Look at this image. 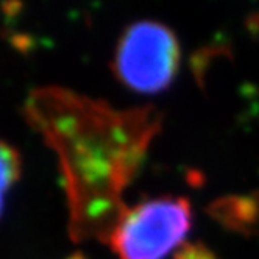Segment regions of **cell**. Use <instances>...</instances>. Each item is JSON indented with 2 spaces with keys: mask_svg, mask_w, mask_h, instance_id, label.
Instances as JSON below:
<instances>
[{
  "mask_svg": "<svg viewBox=\"0 0 259 259\" xmlns=\"http://www.w3.org/2000/svg\"><path fill=\"white\" fill-rule=\"evenodd\" d=\"M33 100L46 111L38 126L61 156L72 236L108 240L128 209L120 192L139 172L161 114L153 106L116 111L63 91L36 92Z\"/></svg>",
  "mask_w": 259,
  "mask_h": 259,
  "instance_id": "cell-1",
  "label": "cell"
},
{
  "mask_svg": "<svg viewBox=\"0 0 259 259\" xmlns=\"http://www.w3.org/2000/svg\"><path fill=\"white\" fill-rule=\"evenodd\" d=\"M247 28H248L253 34L259 33V13L251 14V16L248 17V19H247Z\"/></svg>",
  "mask_w": 259,
  "mask_h": 259,
  "instance_id": "cell-8",
  "label": "cell"
},
{
  "mask_svg": "<svg viewBox=\"0 0 259 259\" xmlns=\"http://www.w3.org/2000/svg\"><path fill=\"white\" fill-rule=\"evenodd\" d=\"M192 208L184 197H159L126 209L108 244L119 259H165L191 231Z\"/></svg>",
  "mask_w": 259,
  "mask_h": 259,
  "instance_id": "cell-2",
  "label": "cell"
},
{
  "mask_svg": "<svg viewBox=\"0 0 259 259\" xmlns=\"http://www.w3.org/2000/svg\"><path fill=\"white\" fill-rule=\"evenodd\" d=\"M220 57L231 58L233 57L231 49L228 46H224V44H212V46L201 47L195 53H192V57L189 60V66H191V70L194 73V78H195L197 84L201 89L206 84L208 69L211 67L212 61L220 58Z\"/></svg>",
  "mask_w": 259,
  "mask_h": 259,
  "instance_id": "cell-6",
  "label": "cell"
},
{
  "mask_svg": "<svg viewBox=\"0 0 259 259\" xmlns=\"http://www.w3.org/2000/svg\"><path fill=\"white\" fill-rule=\"evenodd\" d=\"M174 259H219V256L200 242H184L174 254Z\"/></svg>",
  "mask_w": 259,
  "mask_h": 259,
  "instance_id": "cell-7",
  "label": "cell"
},
{
  "mask_svg": "<svg viewBox=\"0 0 259 259\" xmlns=\"http://www.w3.org/2000/svg\"><path fill=\"white\" fill-rule=\"evenodd\" d=\"M188 178H189V183L192 184V186H200V184L205 183V177H203V175H201L200 172H197V170L189 172Z\"/></svg>",
  "mask_w": 259,
  "mask_h": 259,
  "instance_id": "cell-9",
  "label": "cell"
},
{
  "mask_svg": "<svg viewBox=\"0 0 259 259\" xmlns=\"http://www.w3.org/2000/svg\"><path fill=\"white\" fill-rule=\"evenodd\" d=\"M208 214L230 231L253 236L259 234V191L248 195H227L214 200Z\"/></svg>",
  "mask_w": 259,
  "mask_h": 259,
  "instance_id": "cell-4",
  "label": "cell"
},
{
  "mask_svg": "<svg viewBox=\"0 0 259 259\" xmlns=\"http://www.w3.org/2000/svg\"><path fill=\"white\" fill-rule=\"evenodd\" d=\"M21 165L22 162L17 150L0 139V217L4 214L8 192L21 177Z\"/></svg>",
  "mask_w": 259,
  "mask_h": 259,
  "instance_id": "cell-5",
  "label": "cell"
},
{
  "mask_svg": "<svg viewBox=\"0 0 259 259\" xmlns=\"http://www.w3.org/2000/svg\"><path fill=\"white\" fill-rule=\"evenodd\" d=\"M180 60L178 39L167 25L139 21L122 33L113 67L126 88L141 94H156L174 83Z\"/></svg>",
  "mask_w": 259,
  "mask_h": 259,
  "instance_id": "cell-3",
  "label": "cell"
}]
</instances>
